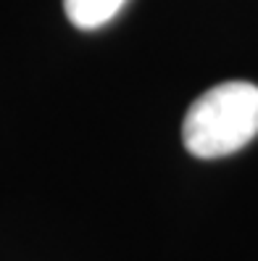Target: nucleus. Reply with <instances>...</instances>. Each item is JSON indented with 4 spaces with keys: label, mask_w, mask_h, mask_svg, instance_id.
Masks as SVG:
<instances>
[{
    "label": "nucleus",
    "mask_w": 258,
    "mask_h": 261,
    "mask_svg": "<svg viewBox=\"0 0 258 261\" xmlns=\"http://www.w3.org/2000/svg\"><path fill=\"white\" fill-rule=\"evenodd\" d=\"M258 135V87L221 82L195 100L182 121L185 148L198 159H221Z\"/></svg>",
    "instance_id": "obj_1"
},
{
    "label": "nucleus",
    "mask_w": 258,
    "mask_h": 261,
    "mask_svg": "<svg viewBox=\"0 0 258 261\" xmlns=\"http://www.w3.org/2000/svg\"><path fill=\"white\" fill-rule=\"evenodd\" d=\"M124 3L127 0H64V11L74 27L98 29L108 24L124 8Z\"/></svg>",
    "instance_id": "obj_2"
}]
</instances>
